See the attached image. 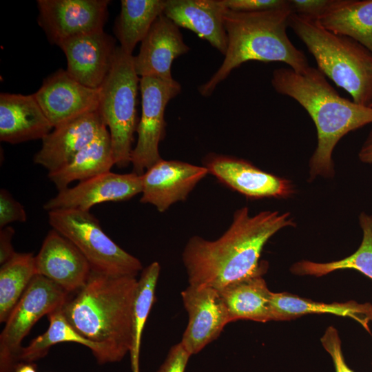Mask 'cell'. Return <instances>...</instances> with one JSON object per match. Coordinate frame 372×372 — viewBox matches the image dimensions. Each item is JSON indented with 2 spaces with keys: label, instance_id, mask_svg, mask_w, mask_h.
Returning a JSON list of instances; mask_svg holds the SVG:
<instances>
[{
  "label": "cell",
  "instance_id": "1",
  "mask_svg": "<svg viewBox=\"0 0 372 372\" xmlns=\"http://www.w3.org/2000/svg\"><path fill=\"white\" fill-rule=\"evenodd\" d=\"M296 226L289 212L262 211L250 216L247 207L237 209L228 229L215 240L192 237L183 252L189 285L220 289L232 282L263 274L260 263L269 238L284 227Z\"/></svg>",
  "mask_w": 372,
  "mask_h": 372
},
{
  "label": "cell",
  "instance_id": "2",
  "mask_svg": "<svg viewBox=\"0 0 372 372\" xmlns=\"http://www.w3.org/2000/svg\"><path fill=\"white\" fill-rule=\"evenodd\" d=\"M271 85L276 92L297 101L316 125L318 143L309 163V180L333 177L335 147L349 132L372 123V107L340 96L326 76L311 66L302 72L290 68L276 69Z\"/></svg>",
  "mask_w": 372,
  "mask_h": 372
},
{
  "label": "cell",
  "instance_id": "3",
  "mask_svg": "<svg viewBox=\"0 0 372 372\" xmlns=\"http://www.w3.org/2000/svg\"><path fill=\"white\" fill-rule=\"evenodd\" d=\"M138 280L91 273L86 284L70 296L62 312L85 338L103 346L112 362L130 353L132 317Z\"/></svg>",
  "mask_w": 372,
  "mask_h": 372
},
{
  "label": "cell",
  "instance_id": "4",
  "mask_svg": "<svg viewBox=\"0 0 372 372\" xmlns=\"http://www.w3.org/2000/svg\"><path fill=\"white\" fill-rule=\"evenodd\" d=\"M292 13L289 5L254 12L228 10L224 17L228 41L225 59L209 81L199 87L200 94L209 96L233 70L249 61L282 62L296 72L307 69V56L292 43L287 33Z\"/></svg>",
  "mask_w": 372,
  "mask_h": 372
},
{
  "label": "cell",
  "instance_id": "5",
  "mask_svg": "<svg viewBox=\"0 0 372 372\" xmlns=\"http://www.w3.org/2000/svg\"><path fill=\"white\" fill-rule=\"evenodd\" d=\"M289 27L314 57L318 69L353 101L372 107V53L353 39L324 28L318 19L292 13Z\"/></svg>",
  "mask_w": 372,
  "mask_h": 372
},
{
  "label": "cell",
  "instance_id": "6",
  "mask_svg": "<svg viewBox=\"0 0 372 372\" xmlns=\"http://www.w3.org/2000/svg\"><path fill=\"white\" fill-rule=\"evenodd\" d=\"M139 85L134 56L117 47L111 70L99 87V112L109 131L114 164L118 167L131 163L134 134L138 124Z\"/></svg>",
  "mask_w": 372,
  "mask_h": 372
},
{
  "label": "cell",
  "instance_id": "7",
  "mask_svg": "<svg viewBox=\"0 0 372 372\" xmlns=\"http://www.w3.org/2000/svg\"><path fill=\"white\" fill-rule=\"evenodd\" d=\"M48 215L52 228L79 249L92 272L113 277H136L143 271L141 261L115 243L90 211L57 209L49 211Z\"/></svg>",
  "mask_w": 372,
  "mask_h": 372
},
{
  "label": "cell",
  "instance_id": "8",
  "mask_svg": "<svg viewBox=\"0 0 372 372\" xmlns=\"http://www.w3.org/2000/svg\"><path fill=\"white\" fill-rule=\"evenodd\" d=\"M70 294L47 278L35 275L12 310L0 335V372H14L21 342L43 316L62 307Z\"/></svg>",
  "mask_w": 372,
  "mask_h": 372
},
{
  "label": "cell",
  "instance_id": "9",
  "mask_svg": "<svg viewBox=\"0 0 372 372\" xmlns=\"http://www.w3.org/2000/svg\"><path fill=\"white\" fill-rule=\"evenodd\" d=\"M142 112L136 132L137 143L131 154L133 172L143 175L162 160L158 146L165 134V110L171 99L181 90L176 80L164 81L156 77H141Z\"/></svg>",
  "mask_w": 372,
  "mask_h": 372
},
{
  "label": "cell",
  "instance_id": "10",
  "mask_svg": "<svg viewBox=\"0 0 372 372\" xmlns=\"http://www.w3.org/2000/svg\"><path fill=\"white\" fill-rule=\"evenodd\" d=\"M108 0H37L38 23L48 40L59 45L82 34L103 30Z\"/></svg>",
  "mask_w": 372,
  "mask_h": 372
},
{
  "label": "cell",
  "instance_id": "11",
  "mask_svg": "<svg viewBox=\"0 0 372 372\" xmlns=\"http://www.w3.org/2000/svg\"><path fill=\"white\" fill-rule=\"evenodd\" d=\"M181 297L189 318L180 342L192 355L215 340L231 320L225 304L215 288L189 285L181 292Z\"/></svg>",
  "mask_w": 372,
  "mask_h": 372
},
{
  "label": "cell",
  "instance_id": "12",
  "mask_svg": "<svg viewBox=\"0 0 372 372\" xmlns=\"http://www.w3.org/2000/svg\"><path fill=\"white\" fill-rule=\"evenodd\" d=\"M33 95L53 128L99 110L100 88L81 84L62 69L47 77Z\"/></svg>",
  "mask_w": 372,
  "mask_h": 372
},
{
  "label": "cell",
  "instance_id": "13",
  "mask_svg": "<svg viewBox=\"0 0 372 372\" xmlns=\"http://www.w3.org/2000/svg\"><path fill=\"white\" fill-rule=\"evenodd\" d=\"M142 176L134 172L116 174L107 172L81 181L76 186L58 191L43 208L90 211L94 205L129 200L142 193Z\"/></svg>",
  "mask_w": 372,
  "mask_h": 372
},
{
  "label": "cell",
  "instance_id": "14",
  "mask_svg": "<svg viewBox=\"0 0 372 372\" xmlns=\"http://www.w3.org/2000/svg\"><path fill=\"white\" fill-rule=\"evenodd\" d=\"M205 167L219 181L251 198H285L295 192L291 180L262 171L244 159L211 154Z\"/></svg>",
  "mask_w": 372,
  "mask_h": 372
},
{
  "label": "cell",
  "instance_id": "15",
  "mask_svg": "<svg viewBox=\"0 0 372 372\" xmlns=\"http://www.w3.org/2000/svg\"><path fill=\"white\" fill-rule=\"evenodd\" d=\"M67 59L68 73L81 84L99 88L113 64L117 47L104 30L67 39L58 45Z\"/></svg>",
  "mask_w": 372,
  "mask_h": 372
},
{
  "label": "cell",
  "instance_id": "16",
  "mask_svg": "<svg viewBox=\"0 0 372 372\" xmlns=\"http://www.w3.org/2000/svg\"><path fill=\"white\" fill-rule=\"evenodd\" d=\"M106 130L99 110L54 127L41 140V147L34 156V163L48 172L58 170Z\"/></svg>",
  "mask_w": 372,
  "mask_h": 372
},
{
  "label": "cell",
  "instance_id": "17",
  "mask_svg": "<svg viewBox=\"0 0 372 372\" xmlns=\"http://www.w3.org/2000/svg\"><path fill=\"white\" fill-rule=\"evenodd\" d=\"M37 274L52 281L69 293L81 289L87 282L92 269L79 249L54 229L45 236L36 256Z\"/></svg>",
  "mask_w": 372,
  "mask_h": 372
},
{
  "label": "cell",
  "instance_id": "18",
  "mask_svg": "<svg viewBox=\"0 0 372 372\" xmlns=\"http://www.w3.org/2000/svg\"><path fill=\"white\" fill-rule=\"evenodd\" d=\"M207 174L204 166L179 161L161 160L142 176V203L153 205L164 212L172 204L183 201Z\"/></svg>",
  "mask_w": 372,
  "mask_h": 372
},
{
  "label": "cell",
  "instance_id": "19",
  "mask_svg": "<svg viewBox=\"0 0 372 372\" xmlns=\"http://www.w3.org/2000/svg\"><path fill=\"white\" fill-rule=\"evenodd\" d=\"M189 50L179 27L163 14L156 19L141 41L139 52L134 56L135 70L141 77L173 81V61Z\"/></svg>",
  "mask_w": 372,
  "mask_h": 372
},
{
  "label": "cell",
  "instance_id": "20",
  "mask_svg": "<svg viewBox=\"0 0 372 372\" xmlns=\"http://www.w3.org/2000/svg\"><path fill=\"white\" fill-rule=\"evenodd\" d=\"M227 10L223 0H167L163 14L225 55L228 41L224 17Z\"/></svg>",
  "mask_w": 372,
  "mask_h": 372
},
{
  "label": "cell",
  "instance_id": "21",
  "mask_svg": "<svg viewBox=\"0 0 372 372\" xmlns=\"http://www.w3.org/2000/svg\"><path fill=\"white\" fill-rule=\"evenodd\" d=\"M52 129L33 94L1 93V141L17 144L42 140Z\"/></svg>",
  "mask_w": 372,
  "mask_h": 372
},
{
  "label": "cell",
  "instance_id": "22",
  "mask_svg": "<svg viewBox=\"0 0 372 372\" xmlns=\"http://www.w3.org/2000/svg\"><path fill=\"white\" fill-rule=\"evenodd\" d=\"M271 320H290L307 314L329 313L349 317L370 332L372 321V304L351 300L346 302L324 303L312 301L287 292H272L271 298Z\"/></svg>",
  "mask_w": 372,
  "mask_h": 372
},
{
  "label": "cell",
  "instance_id": "23",
  "mask_svg": "<svg viewBox=\"0 0 372 372\" xmlns=\"http://www.w3.org/2000/svg\"><path fill=\"white\" fill-rule=\"evenodd\" d=\"M251 276L218 289L229 312L231 322L249 320H271V291L262 277Z\"/></svg>",
  "mask_w": 372,
  "mask_h": 372
},
{
  "label": "cell",
  "instance_id": "24",
  "mask_svg": "<svg viewBox=\"0 0 372 372\" xmlns=\"http://www.w3.org/2000/svg\"><path fill=\"white\" fill-rule=\"evenodd\" d=\"M318 20L327 30L353 39L372 53V0H331Z\"/></svg>",
  "mask_w": 372,
  "mask_h": 372
},
{
  "label": "cell",
  "instance_id": "25",
  "mask_svg": "<svg viewBox=\"0 0 372 372\" xmlns=\"http://www.w3.org/2000/svg\"><path fill=\"white\" fill-rule=\"evenodd\" d=\"M108 130L81 150L67 165L52 172L48 178L58 191L68 187L74 180L83 181L107 172L114 165Z\"/></svg>",
  "mask_w": 372,
  "mask_h": 372
},
{
  "label": "cell",
  "instance_id": "26",
  "mask_svg": "<svg viewBox=\"0 0 372 372\" xmlns=\"http://www.w3.org/2000/svg\"><path fill=\"white\" fill-rule=\"evenodd\" d=\"M48 329L22 348L19 362H34L45 356L51 347L61 342H75L87 347L99 364L112 362L109 352L103 346L85 338L72 327L64 316L62 307L48 314Z\"/></svg>",
  "mask_w": 372,
  "mask_h": 372
},
{
  "label": "cell",
  "instance_id": "27",
  "mask_svg": "<svg viewBox=\"0 0 372 372\" xmlns=\"http://www.w3.org/2000/svg\"><path fill=\"white\" fill-rule=\"evenodd\" d=\"M165 0H122L121 12L114 31L120 47L126 53L132 52L149 31L156 19L164 13Z\"/></svg>",
  "mask_w": 372,
  "mask_h": 372
},
{
  "label": "cell",
  "instance_id": "28",
  "mask_svg": "<svg viewBox=\"0 0 372 372\" xmlns=\"http://www.w3.org/2000/svg\"><path fill=\"white\" fill-rule=\"evenodd\" d=\"M359 223L363 236L359 248L343 259L330 262L303 260L292 265L291 271L298 276L320 277L340 269H355L372 280V215L360 214Z\"/></svg>",
  "mask_w": 372,
  "mask_h": 372
},
{
  "label": "cell",
  "instance_id": "29",
  "mask_svg": "<svg viewBox=\"0 0 372 372\" xmlns=\"http://www.w3.org/2000/svg\"><path fill=\"white\" fill-rule=\"evenodd\" d=\"M32 253H16L0 268V322H6L34 276Z\"/></svg>",
  "mask_w": 372,
  "mask_h": 372
},
{
  "label": "cell",
  "instance_id": "30",
  "mask_svg": "<svg viewBox=\"0 0 372 372\" xmlns=\"http://www.w3.org/2000/svg\"><path fill=\"white\" fill-rule=\"evenodd\" d=\"M161 267L153 262L143 269L138 280L132 317V369L139 372V355L143 331L155 299V290Z\"/></svg>",
  "mask_w": 372,
  "mask_h": 372
},
{
  "label": "cell",
  "instance_id": "31",
  "mask_svg": "<svg viewBox=\"0 0 372 372\" xmlns=\"http://www.w3.org/2000/svg\"><path fill=\"white\" fill-rule=\"evenodd\" d=\"M27 214L24 207L6 189L0 190V229L12 222L24 223Z\"/></svg>",
  "mask_w": 372,
  "mask_h": 372
},
{
  "label": "cell",
  "instance_id": "32",
  "mask_svg": "<svg viewBox=\"0 0 372 372\" xmlns=\"http://www.w3.org/2000/svg\"><path fill=\"white\" fill-rule=\"evenodd\" d=\"M320 340L324 349L331 357L335 372H354L345 362L341 340L335 328L329 327Z\"/></svg>",
  "mask_w": 372,
  "mask_h": 372
},
{
  "label": "cell",
  "instance_id": "33",
  "mask_svg": "<svg viewBox=\"0 0 372 372\" xmlns=\"http://www.w3.org/2000/svg\"><path fill=\"white\" fill-rule=\"evenodd\" d=\"M227 8L234 12H254L287 7L285 0H223Z\"/></svg>",
  "mask_w": 372,
  "mask_h": 372
},
{
  "label": "cell",
  "instance_id": "34",
  "mask_svg": "<svg viewBox=\"0 0 372 372\" xmlns=\"http://www.w3.org/2000/svg\"><path fill=\"white\" fill-rule=\"evenodd\" d=\"M191 354L180 342L172 346L156 372H185Z\"/></svg>",
  "mask_w": 372,
  "mask_h": 372
},
{
  "label": "cell",
  "instance_id": "35",
  "mask_svg": "<svg viewBox=\"0 0 372 372\" xmlns=\"http://www.w3.org/2000/svg\"><path fill=\"white\" fill-rule=\"evenodd\" d=\"M331 0H291L289 6L293 13L318 19L327 8Z\"/></svg>",
  "mask_w": 372,
  "mask_h": 372
},
{
  "label": "cell",
  "instance_id": "36",
  "mask_svg": "<svg viewBox=\"0 0 372 372\" xmlns=\"http://www.w3.org/2000/svg\"><path fill=\"white\" fill-rule=\"evenodd\" d=\"M14 229L11 226L0 229V264L1 265L9 260L17 252L12 245V238Z\"/></svg>",
  "mask_w": 372,
  "mask_h": 372
},
{
  "label": "cell",
  "instance_id": "37",
  "mask_svg": "<svg viewBox=\"0 0 372 372\" xmlns=\"http://www.w3.org/2000/svg\"><path fill=\"white\" fill-rule=\"evenodd\" d=\"M358 157L364 163H372V130L364 142L359 152Z\"/></svg>",
  "mask_w": 372,
  "mask_h": 372
},
{
  "label": "cell",
  "instance_id": "38",
  "mask_svg": "<svg viewBox=\"0 0 372 372\" xmlns=\"http://www.w3.org/2000/svg\"><path fill=\"white\" fill-rule=\"evenodd\" d=\"M14 372H37V364L34 362H21L17 365Z\"/></svg>",
  "mask_w": 372,
  "mask_h": 372
}]
</instances>
